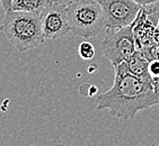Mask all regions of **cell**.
<instances>
[{"mask_svg":"<svg viewBox=\"0 0 159 146\" xmlns=\"http://www.w3.org/2000/svg\"><path fill=\"white\" fill-rule=\"evenodd\" d=\"M41 24L44 40H57L66 36L70 31L68 21L67 7L50 1L41 12Z\"/></svg>","mask_w":159,"mask_h":146,"instance_id":"8992f818","label":"cell"},{"mask_svg":"<svg viewBox=\"0 0 159 146\" xmlns=\"http://www.w3.org/2000/svg\"><path fill=\"white\" fill-rule=\"evenodd\" d=\"M0 3H1V7L5 11H9L11 9L12 0H0Z\"/></svg>","mask_w":159,"mask_h":146,"instance_id":"7c38bea8","label":"cell"},{"mask_svg":"<svg viewBox=\"0 0 159 146\" xmlns=\"http://www.w3.org/2000/svg\"><path fill=\"white\" fill-rule=\"evenodd\" d=\"M50 1H52V2L55 3H59V5H62L64 7H68L69 5H71L72 2H75L76 0H50Z\"/></svg>","mask_w":159,"mask_h":146,"instance_id":"4fadbf2b","label":"cell"},{"mask_svg":"<svg viewBox=\"0 0 159 146\" xmlns=\"http://www.w3.org/2000/svg\"><path fill=\"white\" fill-rule=\"evenodd\" d=\"M125 62L130 72L133 73L135 76H138L139 79H141L143 82L152 84V79H151L149 71H148V63H149V61L144 56V54L142 53L141 49H137L128 58V61Z\"/></svg>","mask_w":159,"mask_h":146,"instance_id":"52a82bcc","label":"cell"},{"mask_svg":"<svg viewBox=\"0 0 159 146\" xmlns=\"http://www.w3.org/2000/svg\"><path fill=\"white\" fill-rule=\"evenodd\" d=\"M133 1H135V2L138 3V5H140L141 7H144V6H148V5H151V3H153V2H156L158 0H133Z\"/></svg>","mask_w":159,"mask_h":146,"instance_id":"9a60e30c","label":"cell"},{"mask_svg":"<svg viewBox=\"0 0 159 146\" xmlns=\"http://www.w3.org/2000/svg\"><path fill=\"white\" fill-rule=\"evenodd\" d=\"M148 71L151 79L159 78V58H153L148 63Z\"/></svg>","mask_w":159,"mask_h":146,"instance_id":"8fae6325","label":"cell"},{"mask_svg":"<svg viewBox=\"0 0 159 146\" xmlns=\"http://www.w3.org/2000/svg\"><path fill=\"white\" fill-rule=\"evenodd\" d=\"M152 88H153L155 93H156V96L159 99V78H157V79H152Z\"/></svg>","mask_w":159,"mask_h":146,"instance_id":"5bb4252c","label":"cell"},{"mask_svg":"<svg viewBox=\"0 0 159 146\" xmlns=\"http://www.w3.org/2000/svg\"><path fill=\"white\" fill-rule=\"evenodd\" d=\"M70 31L76 36L90 38L105 27L101 3L95 0H76L67 7Z\"/></svg>","mask_w":159,"mask_h":146,"instance_id":"3957f363","label":"cell"},{"mask_svg":"<svg viewBox=\"0 0 159 146\" xmlns=\"http://www.w3.org/2000/svg\"><path fill=\"white\" fill-rule=\"evenodd\" d=\"M0 31L19 52L35 49L45 41L40 15L32 12L6 11L0 25Z\"/></svg>","mask_w":159,"mask_h":146,"instance_id":"7a4b0ae2","label":"cell"},{"mask_svg":"<svg viewBox=\"0 0 159 146\" xmlns=\"http://www.w3.org/2000/svg\"><path fill=\"white\" fill-rule=\"evenodd\" d=\"M142 9L146 12L147 18L151 21V24L157 29H159V0L156 2L151 3V5L142 7Z\"/></svg>","mask_w":159,"mask_h":146,"instance_id":"9c48e42d","label":"cell"},{"mask_svg":"<svg viewBox=\"0 0 159 146\" xmlns=\"http://www.w3.org/2000/svg\"><path fill=\"white\" fill-rule=\"evenodd\" d=\"M106 28H121L132 25L142 7L133 0H102Z\"/></svg>","mask_w":159,"mask_h":146,"instance_id":"5b68a950","label":"cell"},{"mask_svg":"<svg viewBox=\"0 0 159 146\" xmlns=\"http://www.w3.org/2000/svg\"><path fill=\"white\" fill-rule=\"evenodd\" d=\"M50 0H12L11 9L16 11H26L41 15L49 5Z\"/></svg>","mask_w":159,"mask_h":146,"instance_id":"ba28073f","label":"cell"},{"mask_svg":"<svg viewBox=\"0 0 159 146\" xmlns=\"http://www.w3.org/2000/svg\"><path fill=\"white\" fill-rule=\"evenodd\" d=\"M78 53L83 60H92L95 56V47L90 42L85 41V42L80 43L79 47H78Z\"/></svg>","mask_w":159,"mask_h":146,"instance_id":"30bf717a","label":"cell"},{"mask_svg":"<svg viewBox=\"0 0 159 146\" xmlns=\"http://www.w3.org/2000/svg\"><path fill=\"white\" fill-rule=\"evenodd\" d=\"M114 71L112 88L96 98L97 109H106L117 118L132 120L141 110L159 106L152 84L143 82L130 72L126 62L115 65Z\"/></svg>","mask_w":159,"mask_h":146,"instance_id":"6da1fadb","label":"cell"},{"mask_svg":"<svg viewBox=\"0 0 159 146\" xmlns=\"http://www.w3.org/2000/svg\"><path fill=\"white\" fill-rule=\"evenodd\" d=\"M95 1H97V2H101L102 0H95Z\"/></svg>","mask_w":159,"mask_h":146,"instance_id":"2e32d148","label":"cell"},{"mask_svg":"<svg viewBox=\"0 0 159 146\" xmlns=\"http://www.w3.org/2000/svg\"><path fill=\"white\" fill-rule=\"evenodd\" d=\"M102 49L104 56L113 67L128 61L138 49L133 35V24L121 28H107Z\"/></svg>","mask_w":159,"mask_h":146,"instance_id":"277c9868","label":"cell"}]
</instances>
